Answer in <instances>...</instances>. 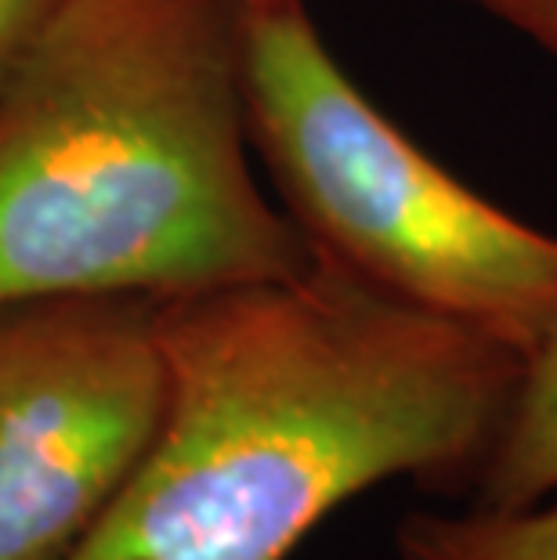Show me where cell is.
Listing matches in <instances>:
<instances>
[{
  "mask_svg": "<svg viewBox=\"0 0 557 560\" xmlns=\"http://www.w3.org/2000/svg\"><path fill=\"white\" fill-rule=\"evenodd\" d=\"M251 141L318 254L518 359L557 337V235L456 182L365 98L304 0L243 8Z\"/></svg>",
  "mask_w": 557,
  "mask_h": 560,
  "instance_id": "obj_3",
  "label": "cell"
},
{
  "mask_svg": "<svg viewBox=\"0 0 557 560\" xmlns=\"http://www.w3.org/2000/svg\"><path fill=\"white\" fill-rule=\"evenodd\" d=\"M73 0H0V94Z\"/></svg>",
  "mask_w": 557,
  "mask_h": 560,
  "instance_id": "obj_7",
  "label": "cell"
},
{
  "mask_svg": "<svg viewBox=\"0 0 557 560\" xmlns=\"http://www.w3.org/2000/svg\"><path fill=\"white\" fill-rule=\"evenodd\" d=\"M243 8H254V4H268V0H240Z\"/></svg>",
  "mask_w": 557,
  "mask_h": 560,
  "instance_id": "obj_9",
  "label": "cell"
},
{
  "mask_svg": "<svg viewBox=\"0 0 557 560\" xmlns=\"http://www.w3.org/2000/svg\"><path fill=\"white\" fill-rule=\"evenodd\" d=\"M156 307H0V560H73L138 474L167 405Z\"/></svg>",
  "mask_w": 557,
  "mask_h": 560,
  "instance_id": "obj_4",
  "label": "cell"
},
{
  "mask_svg": "<svg viewBox=\"0 0 557 560\" xmlns=\"http://www.w3.org/2000/svg\"><path fill=\"white\" fill-rule=\"evenodd\" d=\"M467 499L481 510H529L557 499V337L521 365L500 438Z\"/></svg>",
  "mask_w": 557,
  "mask_h": 560,
  "instance_id": "obj_5",
  "label": "cell"
},
{
  "mask_svg": "<svg viewBox=\"0 0 557 560\" xmlns=\"http://www.w3.org/2000/svg\"><path fill=\"white\" fill-rule=\"evenodd\" d=\"M251 152L240 0H73L0 94V307L301 276Z\"/></svg>",
  "mask_w": 557,
  "mask_h": 560,
  "instance_id": "obj_2",
  "label": "cell"
},
{
  "mask_svg": "<svg viewBox=\"0 0 557 560\" xmlns=\"http://www.w3.org/2000/svg\"><path fill=\"white\" fill-rule=\"evenodd\" d=\"M398 560H557V499L529 510H413L395 528Z\"/></svg>",
  "mask_w": 557,
  "mask_h": 560,
  "instance_id": "obj_6",
  "label": "cell"
},
{
  "mask_svg": "<svg viewBox=\"0 0 557 560\" xmlns=\"http://www.w3.org/2000/svg\"><path fill=\"white\" fill-rule=\"evenodd\" d=\"M156 318V441L73 560H287L384 481L471 495L525 365L318 249Z\"/></svg>",
  "mask_w": 557,
  "mask_h": 560,
  "instance_id": "obj_1",
  "label": "cell"
},
{
  "mask_svg": "<svg viewBox=\"0 0 557 560\" xmlns=\"http://www.w3.org/2000/svg\"><path fill=\"white\" fill-rule=\"evenodd\" d=\"M500 19L557 62V0H460Z\"/></svg>",
  "mask_w": 557,
  "mask_h": 560,
  "instance_id": "obj_8",
  "label": "cell"
}]
</instances>
